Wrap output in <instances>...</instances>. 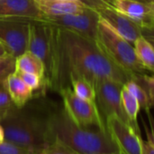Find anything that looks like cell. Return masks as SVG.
I'll return each instance as SVG.
<instances>
[{
    "label": "cell",
    "instance_id": "6da1fadb",
    "mask_svg": "<svg viewBox=\"0 0 154 154\" xmlns=\"http://www.w3.org/2000/svg\"><path fill=\"white\" fill-rule=\"evenodd\" d=\"M59 35L66 70L84 77L95 86L101 80H113L125 84L134 76L124 71L90 41L75 33L59 28Z\"/></svg>",
    "mask_w": 154,
    "mask_h": 154
},
{
    "label": "cell",
    "instance_id": "7a4b0ae2",
    "mask_svg": "<svg viewBox=\"0 0 154 154\" xmlns=\"http://www.w3.org/2000/svg\"><path fill=\"white\" fill-rule=\"evenodd\" d=\"M46 117L51 143L58 139L80 154H120L107 131L79 127L64 108L53 109Z\"/></svg>",
    "mask_w": 154,
    "mask_h": 154
},
{
    "label": "cell",
    "instance_id": "3957f363",
    "mask_svg": "<svg viewBox=\"0 0 154 154\" xmlns=\"http://www.w3.org/2000/svg\"><path fill=\"white\" fill-rule=\"evenodd\" d=\"M27 51L35 54L43 64L44 89L60 92L70 86L60 41L59 28L53 25L30 22Z\"/></svg>",
    "mask_w": 154,
    "mask_h": 154
},
{
    "label": "cell",
    "instance_id": "277c9868",
    "mask_svg": "<svg viewBox=\"0 0 154 154\" xmlns=\"http://www.w3.org/2000/svg\"><path fill=\"white\" fill-rule=\"evenodd\" d=\"M5 140L32 152H42L50 143L47 117L41 118L14 105L0 120Z\"/></svg>",
    "mask_w": 154,
    "mask_h": 154
},
{
    "label": "cell",
    "instance_id": "5b68a950",
    "mask_svg": "<svg viewBox=\"0 0 154 154\" xmlns=\"http://www.w3.org/2000/svg\"><path fill=\"white\" fill-rule=\"evenodd\" d=\"M96 43L109 59L132 76L145 74L146 69L138 59L134 44L121 36L101 16Z\"/></svg>",
    "mask_w": 154,
    "mask_h": 154
},
{
    "label": "cell",
    "instance_id": "8992f818",
    "mask_svg": "<svg viewBox=\"0 0 154 154\" xmlns=\"http://www.w3.org/2000/svg\"><path fill=\"white\" fill-rule=\"evenodd\" d=\"M100 15L91 7L78 14H67L61 15H45L35 19H23V22L32 21L56 26L60 29L75 33L90 41L97 42Z\"/></svg>",
    "mask_w": 154,
    "mask_h": 154
},
{
    "label": "cell",
    "instance_id": "52a82bcc",
    "mask_svg": "<svg viewBox=\"0 0 154 154\" xmlns=\"http://www.w3.org/2000/svg\"><path fill=\"white\" fill-rule=\"evenodd\" d=\"M63 101V108L69 117L79 127L89 128L96 126L100 130L107 131L99 113L97 103L84 100L75 94L71 86L60 90Z\"/></svg>",
    "mask_w": 154,
    "mask_h": 154
},
{
    "label": "cell",
    "instance_id": "ba28073f",
    "mask_svg": "<svg viewBox=\"0 0 154 154\" xmlns=\"http://www.w3.org/2000/svg\"><path fill=\"white\" fill-rule=\"evenodd\" d=\"M123 86V84L113 80L105 79L98 81L95 84L96 103L104 123L109 116L116 115L133 127L122 106L121 91Z\"/></svg>",
    "mask_w": 154,
    "mask_h": 154
},
{
    "label": "cell",
    "instance_id": "9c48e42d",
    "mask_svg": "<svg viewBox=\"0 0 154 154\" xmlns=\"http://www.w3.org/2000/svg\"><path fill=\"white\" fill-rule=\"evenodd\" d=\"M106 127L120 152L124 154H143V140L141 133L116 115L106 120Z\"/></svg>",
    "mask_w": 154,
    "mask_h": 154
},
{
    "label": "cell",
    "instance_id": "30bf717a",
    "mask_svg": "<svg viewBox=\"0 0 154 154\" xmlns=\"http://www.w3.org/2000/svg\"><path fill=\"white\" fill-rule=\"evenodd\" d=\"M29 23L17 19H0V40L8 47L12 56H20L27 51Z\"/></svg>",
    "mask_w": 154,
    "mask_h": 154
},
{
    "label": "cell",
    "instance_id": "8fae6325",
    "mask_svg": "<svg viewBox=\"0 0 154 154\" xmlns=\"http://www.w3.org/2000/svg\"><path fill=\"white\" fill-rule=\"evenodd\" d=\"M103 3L126 15L141 29L154 27V3L138 0H103Z\"/></svg>",
    "mask_w": 154,
    "mask_h": 154
},
{
    "label": "cell",
    "instance_id": "7c38bea8",
    "mask_svg": "<svg viewBox=\"0 0 154 154\" xmlns=\"http://www.w3.org/2000/svg\"><path fill=\"white\" fill-rule=\"evenodd\" d=\"M104 18L121 36L134 44L135 40L142 35V29L126 15L121 14L111 6L105 5L97 10Z\"/></svg>",
    "mask_w": 154,
    "mask_h": 154
},
{
    "label": "cell",
    "instance_id": "4fadbf2b",
    "mask_svg": "<svg viewBox=\"0 0 154 154\" xmlns=\"http://www.w3.org/2000/svg\"><path fill=\"white\" fill-rule=\"evenodd\" d=\"M42 15L34 0H0V19H35Z\"/></svg>",
    "mask_w": 154,
    "mask_h": 154
},
{
    "label": "cell",
    "instance_id": "5bb4252c",
    "mask_svg": "<svg viewBox=\"0 0 154 154\" xmlns=\"http://www.w3.org/2000/svg\"><path fill=\"white\" fill-rule=\"evenodd\" d=\"M37 7L45 15H61L84 12L89 6L77 0H34Z\"/></svg>",
    "mask_w": 154,
    "mask_h": 154
},
{
    "label": "cell",
    "instance_id": "9a60e30c",
    "mask_svg": "<svg viewBox=\"0 0 154 154\" xmlns=\"http://www.w3.org/2000/svg\"><path fill=\"white\" fill-rule=\"evenodd\" d=\"M4 87L9 93L14 105L17 108L24 107L33 97V91L14 72L7 76Z\"/></svg>",
    "mask_w": 154,
    "mask_h": 154
},
{
    "label": "cell",
    "instance_id": "2e32d148",
    "mask_svg": "<svg viewBox=\"0 0 154 154\" xmlns=\"http://www.w3.org/2000/svg\"><path fill=\"white\" fill-rule=\"evenodd\" d=\"M14 72H23L37 74L42 79L44 85V65L42 62L35 54L29 51H26L24 54L15 58Z\"/></svg>",
    "mask_w": 154,
    "mask_h": 154
},
{
    "label": "cell",
    "instance_id": "e0dca14e",
    "mask_svg": "<svg viewBox=\"0 0 154 154\" xmlns=\"http://www.w3.org/2000/svg\"><path fill=\"white\" fill-rule=\"evenodd\" d=\"M138 59L146 69L154 74V47L143 35L139 36L134 43Z\"/></svg>",
    "mask_w": 154,
    "mask_h": 154
},
{
    "label": "cell",
    "instance_id": "ac0fdd59",
    "mask_svg": "<svg viewBox=\"0 0 154 154\" xmlns=\"http://www.w3.org/2000/svg\"><path fill=\"white\" fill-rule=\"evenodd\" d=\"M69 83L76 95L84 100L96 103V90L92 83L74 74H69Z\"/></svg>",
    "mask_w": 154,
    "mask_h": 154
},
{
    "label": "cell",
    "instance_id": "d6986e66",
    "mask_svg": "<svg viewBox=\"0 0 154 154\" xmlns=\"http://www.w3.org/2000/svg\"><path fill=\"white\" fill-rule=\"evenodd\" d=\"M121 101H122V106L124 112L126 114L131 124L136 131L141 132L137 123L138 113L141 109L139 103L137 99L125 88V86H123L121 91Z\"/></svg>",
    "mask_w": 154,
    "mask_h": 154
},
{
    "label": "cell",
    "instance_id": "ffe728a7",
    "mask_svg": "<svg viewBox=\"0 0 154 154\" xmlns=\"http://www.w3.org/2000/svg\"><path fill=\"white\" fill-rule=\"evenodd\" d=\"M125 88L131 93L133 94L138 101L140 108L143 109L145 112L147 110H150V102H149V96L146 92V90L135 80L132 79L126 82L124 84Z\"/></svg>",
    "mask_w": 154,
    "mask_h": 154
},
{
    "label": "cell",
    "instance_id": "44dd1931",
    "mask_svg": "<svg viewBox=\"0 0 154 154\" xmlns=\"http://www.w3.org/2000/svg\"><path fill=\"white\" fill-rule=\"evenodd\" d=\"M137 83H139L147 92L149 96L150 106L154 107V75H148L146 74H138L134 77Z\"/></svg>",
    "mask_w": 154,
    "mask_h": 154
},
{
    "label": "cell",
    "instance_id": "7402d4cb",
    "mask_svg": "<svg viewBox=\"0 0 154 154\" xmlns=\"http://www.w3.org/2000/svg\"><path fill=\"white\" fill-rule=\"evenodd\" d=\"M43 152L46 154H80L58 139H54Z\"/></svg>",
    "mask_w": 154,
    "mask_h": 154
},
{
    "label": "cell",
    "instance_id": "603a6c76",
    "mask_svg": "<svg viewBox=\"0 0 154 154\" xmlns=\"http://www.w3.org/2000/svg\"><path fill=\"white\" fill-rule=\"evenodd\" d=\"M15 70V58L9 56L0 59V87L4 86V83L7 76Z\"/></svg>",
    "mask_w": 154,
    "mask_h": 154
},
{
    "label": "cell",
    "instance_id": "cb8c5ba5",
    "mask_svg": "<svg viewBox=\"0 0 154 154\" xmlns=\"http://www.w3.org/2000/svg\"><path fill=\"white\" fill-rule=\"evenodd\" d=\"M16 73L21 79L34 92L39 89H44L43 85V81L42 79L38 76L37 74H30V73H23V72H14Z\"/></svg>",
    "mask_w": 154,
    "mask_h": 154
},
{
    "label": "cell",
    "instance_id": "d4e9b609",
    "mask_svg": "<svg viewBox=\"0 0 154 154\" xmlns=\"http://www.w3.org/2000/svg\"><path fill=\"white\" fill-rule=\"evenodd\" d=\"M0 154H37L30 150L5 140L0 143Z\"/></svg>",
    "mask_w": 154,
    "mask_h": 154
},
{
    "label": "cell",
    "instance_id": "484cf974",
    "mask_svg": "<svg viewBox=\"0 0 154 154\" xmlns=\"http://www.w3.org/2000/svg\"><path fill=\"white\" fill-rule=\"evenodd\" d=\"M14 106L9 93L6 89L3 86L0 87V120L5 116L10 108Z\"/></svg>",
    "mask_w": 154,
    "mask_h": 154
},
{
    "label": "cell",
    "instance_id": "4316f807",
    "mask_svg": "<svg viewBox=\"0 0 154 154\" xmlns=\"http://www.w3.org/2000/svg\"><path fill=\"white\" fill-rule=\"evenodd\" d=\"M147 116H148V121H149V124H150V130H148V127L145 123H143L144 128H145V133L147 135V140L152 143V145L154 147V118L152 115L150 110L146 111Z\"/></svg>",
    "mask_w": 154,
    "mask_h": 154
},
{
    "label": "cell",
    "instance_id": "83f0119b",
    "mask_svg": "<svg viewBox=\"0 0 154 154\" xmlns=\"http://www.w3.org/2000/svg\"><path fill=\"white\" fill-rule=\"evenodd\" d=\"M142 35L144 36L154 47V27L142 28Z\"/></svg>",
    "mask_w": 154,
    "mask_h": 154
},
{
    "label": "cell",
    "instance_id": "f1b7e54d",
    "mask_svg": "<svg viewBox=\"0 0 154 154\" xmlns=\"http://www.w3.org/2000/svg\"><path fill=\"white\" fill-rule=\"evenodd\" d=\"M9 56H12V54H11L8 47L5 44V43L3 41L0 40V59H4V58L9 57Z\"/></svg>",
    "mask_w": 154,
    "mask_h": 154
},
{
    "label": "cell",
    "instance_id": "f546056e",
    "mask_svg": "<svg viewBox=\"0 0 154 154\" xmlns=\"http://www.w3.org/2000/svg\"><path fill=\"white\" fill-rule=\"evenodd\" d=\"M143 154H154V147L148 140L143 143Z\"/></svg>",
    "mask_w": 154,
    "mask_h": 154
},
{
    "label": "cell",
    "instance_id": "4dcf8cb0",
    "mask_svg": "<svg viewBox=\"0 0 154 154\" xmlns=\"http://www.w3.org/2000/svg\"><path fill=\"white\" fill-rule=\"evenodd\" d=\"M138 1H143V2H148V3H154V0H138Z\"/></svg>",
    "mask_w": 154,
    "mask_h": 154
},
{
    "label": "cell",
    "instance_id": "1f68e13d",
    "mask_svg": "<svg viewBox=\"0 0 154 154\" xmlns=\"http://www.w3.org/2000/svg\"><path fill=\"white\" fill-rule=\"evenodd\" d=\"M120 154H124V153H122V152H120Z\"/></svg>",
    "mask_w": 154,
    "mask_h": 154
}]
</instances>
